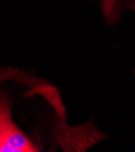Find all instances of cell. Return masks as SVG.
<instances>
[{
  "label": "cell",
  "mask_w": 135,
  "mask_h": 152,
  "mask_svg": "<svg viewBox=\"0 0 135 152\" xmlns=\"http://www.w3.org/2000/svg\"><path fill=\"white\" fill-rule=\"evenodd\" d=\"M99 5L105 21L109 24L117 23L124 11H135V0H99Z\"/></svg>",
  "instance_id": "1"
},
{
  "label": "cell",
  "mask_w": 135,
  "mask_h": 152,
  "mask_svg": "<svg viewBox=\"0 0 135 152\" xmlns=\"http://www.w3.org/2000/svg\"><path fill=\"white\" fill-rule=\"evenodd\" d=\"M0 152H3V150H1V145H0Z\"/></svg>",
  "instance_id": "2"
}]
</instances>
